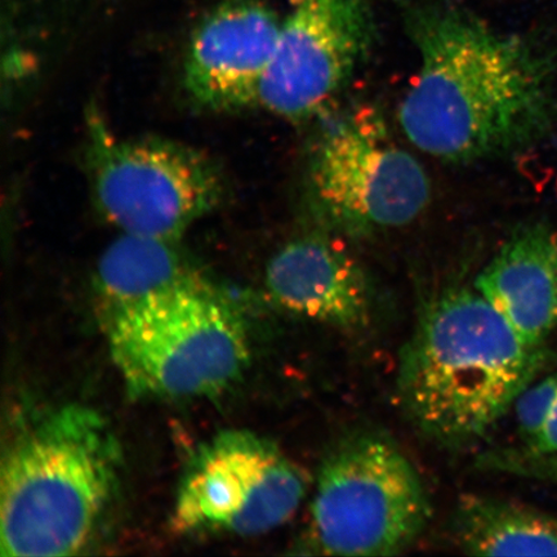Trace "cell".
Instances as JSON below:
<instances>
[{
    "instance_id": "cell-1",
    "label": "cell",
    "mask_w": 557,
    "mask_h": 557,
    "mask_svg": "<svg viewBox=\"0 0 557 557\" xmlns=\"http://www.w3.org/2000/svg\"><path fill=\"white\" fill-rule=\"evenodd\" d=\"M420 67L400 104L417 149L451 163L510 154L546 135L555 66L534 41L448 0H400Z\"/></svg>"
},
{
    "instance_id": "cell-2",
    "label": "cell",
    "mask_w": 557,
    "mask_h": 557,
    "mask_svg": "<svg viewBox=\"0 0 557 557\" xmlns=\"http://www.w3.org/2000/svg\"><path fill=\"white\" fill-rule=\"evenodd\" d=\"M546 359L475 288H450L424 305L403 347L399 399L421 433L465 447L496 426Z\"/></svg>"
},
{
    "instance_id": "cell-3",
    "label": "cell",
    "mask_w": 557,
    "mask_h": 557,
    "mask_svg": "<svg viewBox=\"0 0 557 557\" xmlns=\"http://www.w3.org/2000/svg\"><path fill=\"white\" fill-rule=\"evenodd\" d=\"M103 310L111 359L134 398L218 395L248 367L239 309L180 244L134 297Z\"/></svg>"
},
{
    "instance_id": "cell-4",
    "label": "cell",
    "mask_w": 557,
    "mask_h": 557,
    "mask_svg": "<svg viewBox=\"0 0 557 557\" xmlns=\"http://www.w3.org/2000/svg\"><path fill=\"white\" fill-rule=\"evenodd\" d=\"M121 455L92 408L67 404L27 423L3 456L0 555H78L114 497Z\"/></svg>"
},
{
    "instance_id": "cell-5",
    "label": "cell",
    "mask_w": 557,
    "mask_h": 557,
    "mask_svg": "<svg viewBox=\"0 0 557 557\" xmlns=\"http://www.w3.org/2000/svg\"><path fill=\"white\" fill-rule=\"evenodd\" d=\"M430 518L420 473L392 438L358 431L325 453L311 504L313 553L400 555L421 537Z\"/></svg>"
},
{
    "instance_id": "cell-6",
    "label": "cell",
    "mask_w": 557,
    "mask_h": 557,
    "mask_svg": "<svg viewBox=\"0 0 557 557\" xmlns=\"http://www.w3.org/2000/svg\"><path fill=\"white\" fill-rule=\"evenodd\" d=\"M86 144L95 206L121 235L180 242L224 199L219 166L189 145L117 136L95 110Z\"/></svg>"
},
{
    "instance_id": "cell-7",
    "label": "cell",
    "mask_w": 557,
    "mask_h": 557,
    "mask_svg": "<svg viewBox=\"0 0 557 557\" xmlns=\"http://www.w3.org/2000/svg\"><path fill=\"white\" fill-rule=\"evenodd\" d=\"M308 180L320 218L354 236L412 224L431 199L426 171L393 141L377 111L367 107L345 111L323 125Z\"/></svg>"
},
{
    "instance_id": "cell-8",
    "label": "cell",
    "mask_w": 557,
    "mask_h": 557,
    "mask_svg": "<svg viewBox=\"0 0 557 557\" xmlns=\"http://www.w3.org/2000/svg\"><path fill=\"white\" fill-rule=\"evenodd\" d=\"M308 491L301 469L269 438L227 430L195 450L174 505L184 533L260 535L285 524Z\"/></svg>"
},
{
    "instance_id": "cell-9",
    "label": "cell",
    "mask_w": 557,
    "mask_h": 557,
    "mask_svg": "<svg viewBox=\"0 0 557 557\" xmlns=\"http://www.w3.org/2000/svg\"><path fill=\"white\" fill-rule=\"evenodd\" d=\"M373 0H292L257 104L292 122L320 116L366 62Z\"/></svg>"
},
{
    "instance_id": "cell-10",
    "label": "cell",
    "mask_w": 557,
    "mask_h": 557,
    "mask_svg": "<svg viewBox=\"0 0 557 557\" xmlns=\"http://www.w3.org/2000/svg\"><path fill=\"white\" fill-rule=\"evenodd\" d=\"M282 20L262 0H222L187 46L184 85L199 107L235 111L259 100Z\"/></svg>"
},
{
    "instance_id": "cell-11",
    "label": "cell",
    "mask_w": 557,
    "mask_h": 557,
    "mask_svg": "<svg viewBox=\"0 0 557 557\" xmlns=\"http://www.w3.org/2000/svg\"><path fill=\"white\" fill-rule=\"evenodd\" d=\"M264 284L281 308L334 329L360 330L371 319L364 271L324 236H301L285 244L270 260Z\"/></svg>"
},
{
    "instance_id": "cell-12",
    "label": "cell",
    "mask_w": 557,
    "mask_h": 557,
    "mask_svg": "<svg viewBox=\"0 0 557 557\" xmlns=\"http://www.w3.org/2000/svg\"><path fill=\"white\" fill-rule=\"evenodd\" d=\"M527 344L545 347L557 329V238L541 224L520 227L473 284Z\"/></svg>"
},
{
    "instance_id": "cell-13",
    "label": "cell",
    "mask_w": 557,
    "mask_h": 557,
    "mask_svg": "<svg viewBox=\"0 0 557 557\" xmlns=\"http://www.w3.org/2000/svg\"><path fill=\"white\" fill-rule=\"evenodd\" d=\"M451 529L468 555L557 556V518L513 500L465 494Z\"/></svg>"
},
{
    "instance_id": "cell-14",
    "label": "cell",
    "mask_w": 557,
    "mask_h": 557,
    "mask_svg": "<svg viewBox=\"0 0 557 557\" xmlns=\"http://www.w3.org/2000/svg\"><path fill=\"white\" fill-rule=\"evenodd\" d=\"M557 401V373L529 385L513 404L525 448L537 442Z\"/></svg>"
},
{
    "instance_id": "cell-15",
    "label": "cell",
    "mask_w": 557,
    "mask_h": 557,
    "mask_svg": "<svg viewBox=\"0 0 557 557\" xmlns=\"http://www.w3.org/2000/svg\"><path fill=\"white\" fill-rule=\"evenodd\" d=\"M487 465L515 475L557 482V455H541L524 448L504 450L493 455Z\"/></svg>"
},
{
    "instance_id": "cell-16",
    "label": "cell",
    "mask_w": 557,
    "mask_h": 557,
    "mask_svg": "<svg viewBox=\"0 0 557 557\" xmlns=\"http://www.w3.org/2000/svg\"><path fill=\"white\" fill-rule=\"evenodd\" d=\"M524 449L541 453V455H557V401L537 442Z\"/></svg>"
}]
</instances>
